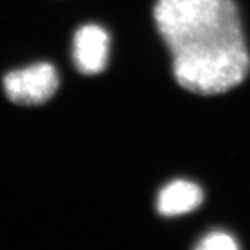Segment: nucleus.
I'll return each mask as SVG.
<instances>
[{"label": "nucleus", "instance_id": "nucleus-1", "mask_svg": "<svg viewBox=\"0 0 250 250\" xmlns=\"http://www.w3.org/2000/svg\"><path fill=\"white\" fill-rule=\"evenodd\" d=\"M154 20L186 89L224 93L248 74L249 54L233 0H158Z\"/></svg>", "mask_w": 250, "mask_h": 250}, {"label": "nucleus", "instance_id": "nucleus-2", "mask_svg": "<svg viewBox=\"0 0 250 250\" xmlns=\"http://www.w3.org/2000/svg\"><path fill=\"white\" fill-rule=\"evenodd\" d=\"M58 74L46 62L9 72L4 79V89L12 102L20 105H37L54 96L58 88Z\"/></svg>", "mask_w": 250, "mask_h": 250}, {"label": "nucleus", "instance_id": "nucleus-3", "mask_svg": "<svg viewBox=\"0 0 250 250\" xmlns=\"http://www.w3.org/2000/svg\"><path fill=\"white\" fill-rule=\"evenodd\" d=\"M109 35L102 27L87 24L74 37L73 58L76 66L83 74H96L107 66Z\"/></svg>", "mask_w": 250, "mask_h": 250}, {"label": "nucleus", "instance_id": "nucleus-4", "mask_svg": "<svg viewBox=\"0 0 250 250\" xmlns=\"http://www.w3.org/2000/svg\"><path fill=\"white\" fill-rule=\"evenodd\" d=\"M202 202L201 188L189 181L179 180L161 190L158 199V210L162 215L173 217L193 211Z\"/></svg>", "mask_w": 250, "mask_h": 250}, {"label": "nucleus", "instance_id": "nucleus-5", "mask_svg": "<svg viewBox=\"0 0 250 250\" xmlns=\"http://www.w3.org/2000/svg\"><path fill=\"white\" fill-rule=\"evenodd\" d=\"M239 246L232 236L226 233H211L197 246L201 250H236Z\"/></svg>", "mask_w": 250, "mask_h": 250}]
</instances>
